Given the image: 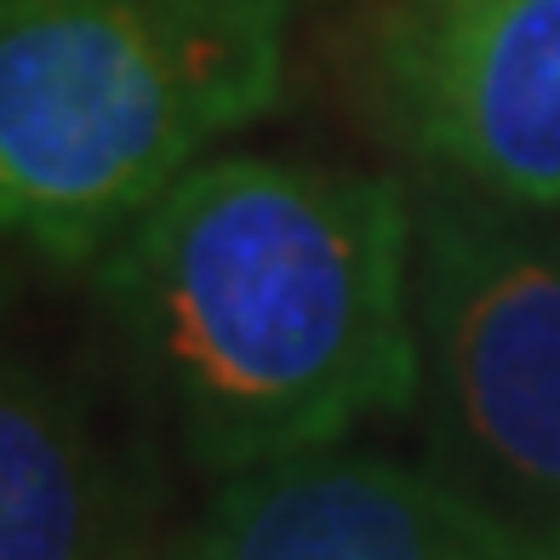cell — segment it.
I'll use <instances>...</instances> for the list:
<instances>
[{
	"label": "cell",
	"instance_id": "obj_6",
	"mask_svg": "<svg viewBox=\"0 0 560 560\" xmlns=\"http://www.w3.org/2000/svg\"><path fill=\"white\" fill-rule=\"evenodd\" d=\"M161 475L63 372L7 361L0 560H155Z\"/></svg>",
	"mask_w": 560,
	"mask_h": 560
},
{
	"label": "cell",
	"instance_id": "obj_1",
	"mask_svg": "<svg viewBox=\"0 0 560 560\" xmlns=\"http://www.w3.org/2000/svg\"><path fill=\"white\" fill-rule=\"evenodd\" d=\"M412 235L384 172L218 155L97 258V292L189 464L235 480L412 412Z\"/></svg>",
	"mask_w": 560,
	"mask_h": 560
},
{
	"label": "cell",
	"instance_id": "obj_3",
	"mask_svg": "<svg viewBox=\"0 0 560 560\" xmlns=\"http://www.w3.org/2000/svg\"><path fill=\"white\" fill-rule=\"evenodd\" d=\"M412 207L429 418L469 492L560 538V241L544 212L452 177Z\"/></svg>",
	"mask_w": 560,
	"mask_h": 560
},
{
	"label": "cell",
	"instance_id": "obj_5",
	"mask_svg": "<svg viewBox=\"0 0 560 560\" xmlns=\"http://www.w3.org/2000/svg\"><path fill=\"white\" fill-rule=\"evenodd\" d=\"M184 560H560V538L384 452H315L223 480Z\"/></svg>",
	"mask_w": 560,
	"mask_h": 560
},
{
	"label": "cell",
	"instance_id": "obj_4",
	"mask_svg": "<svg viewBox=\"0 0 560 560\" xmlns=\"http://www.w3.org/2000/svg\"><path fill=\"white\" fill-rule=\"evenodd\" d=\"M372 81L435 177L560 212V0H384Z\"/></svg>",
	"mask_w": 560,
	"mask_h": 560
},
{
	"label": "cell",
	"instance_id": "obj_2",
	"mask_svg": "<svg viewBox=\"0 0 560 560\" xmlns=\"http://www.w3.org/2000/svg\"><path fill=\"white\" fill-rule=\"evenodd\" d=\"M292 0H0V218L58 269L264 120Z\"/></svg>",
	"mask_w": 560,
	"mask_h": 560
}]
</instances>
